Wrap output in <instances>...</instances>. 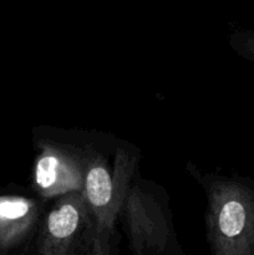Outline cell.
Listing matches in <instances>:
<instances>
[{
    "instance_id": "1",
    "label": "cell",
    "mask_w": 254,
    "mask_h": 255,
    "mask_svg": "<svg viewBox=\"0 0 254 255\" xmlns=\"http://www.w3.org/2000/svg\"><path fill=\"white\" fill-rule=\"evenodd\" d=\"M186 171L206 196L204 226L211 255H254V182L238 176Z\"/></svg>"
},
{
    "instance_id": "2",
    "label": "cell",
    "mask_w": 254,
    "mask_h": 255,
    "mask_svg": "<svg viewBox=\"0 0 254 255\" xmlns=\"http://www.w3.org/2000/svg\"><path fill=\"white\" fill-rule=\"evenodd\" d=\"M99 131L39 126L32 131L35 156L31 191L50 202L82 193Z\"/></svg>"
},
{
    "instance_id": "3",
    "label": "cell",
    "mask_w": 254,
    "mask_h": 255,
    "mask_svg": "<svg viewBox=\"0 0 254 255\" xmlns=\"http://www.w3.org/2000/svg\"><path fill=\"white\" fill-rule=\"evenodd\" d=\"M139 161L138 147L99 131L81 193L94 217L97 233L117 229L120 209L129 183L139 171Z\"/></svg>"
},
{
    "instance_id": "4",
    "label": "cell",
    "mask_w": 254,
    "mask_h": 255,
    "mask_svg": "<svg viewBox=\"0 0 254 255\" xmlns=\"http://www.w3.org/2000/svg\"><path fill=\"white\" fill-rule=\"evenodd\" d=\"M119 221L133 255H161L179 241L167 189L137 171L120 209Z\"/></svg>"
},
{
    "instance_id": "5",
    "label": "cell",
    "mask_w": 254,
    "mask_h": 255,
    "mask_svg": "<svg viewBox=\"0 0 254 255\" xmlns=\"http://www.w3.org/2000/svg\"><path fill=\"white\" fill-rule=\"evenodd\" d=\"M96 236V223L82 194H66L47 204L37 255H90Z\"/></svg>"
},
{
    "instance_id": "6",
    "label": "cell",
    "mask_w": 254,
    "mask_h": 255,
    "mask_svg": "<svg viewBox=\"0 0 254 255\" xmlns=\"http://www.w3.org/2000/svg\"><path fill=\"white\" fill-rule=\"evenodd\" d=\"M47 204L31 189L0 196V255H37Z\"/></svg>"
},
{
    "instance_id": "7",
    "label": "cell",
    "mask_w": 254,
    "mask_h": 255,
    "mask_svg": "<svg viewBox=\"0 0 254 255\" xmlns=\"http://www.w3.org/2000/svg\"><path fill=\"white\" fill-rule=\"evenodd\" d=\"M120 242L121 237L117 229L100 232L95 238L90 255H121Z\"/></svg>"
},
{
    "instance_id": "8",
    "label": "cell",
    "mask_w": 254,
    "mask_h": 255,
    "mask_svg": "<svg viewBox=\"0 0 254 255\" xmlns=\"http://www.w3.org/2000/svg\"><path fill=\"white\" fill-rule=\"evenodd\" d=\"M161 255H188V254L184 252V249L182 248L181 244H178V246L173 247V248L169 249V251H167V252H164V253Z\"/></svg>"
}]
</instances>
